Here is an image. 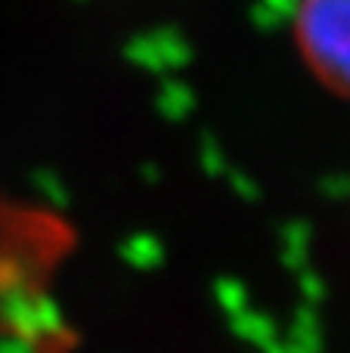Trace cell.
<instances>
[{
	"label": "cell",
	"instance_id": "cell-1",
	"mask_svg": "<svg viewBox=\"0 0 350 353\" xmlns=\"http://www.w3.org/2000/svg\"><path fill=\"white\" fill-rule=\"evenodd\" d=\"M291 37L307 72L350 99V0H298Z\"/></svg>",
	"mask_w": 350,
	"mask_h": 353
}]
</instances>
